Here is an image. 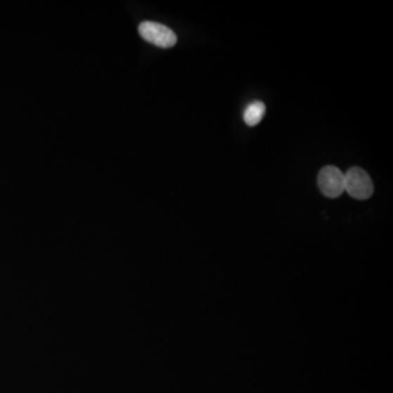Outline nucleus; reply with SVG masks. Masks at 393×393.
<instances>
[{
  "label": "nucleus",
  "mask_w": 393,
  "mask_h": 393,
  "mask_svg": "<svg viewBox=\"0 0 393 393\" xmlns=\"http://www.w3.org/2000/svg\"><path fill=\"white\" fill-rule=\"evenodd\" d=\"M344 191L352 198L366 200L374 193V183L368 174L359 167H352L344 174Z\"/></svg>",
  "instance_id": "obj_1"
},
{
  "label": "nucleus",
  "mask_w": 393,
  "mask_h": 393,
  "mask_svg": "<svg viewBox=\"0 0 393 393\" xmlns=\"http://www.w3.org/2000/svg\"><path fill=\"white\" fill-rule=\"evenodd\" d=\"M139 34L144 41L161 49H169L177 42V37L173 30L152 21H144L139 25Z\"/></svg>",
  "instance_id": "obj_2"
},
{
  "label": "nucleus",
  "mask_w": 393,
  "mask_h": 393,
  "mask_svg": "<svg viewBox=\"0 0 393 393\" xmlns=\"http://www.w3.org/2000/svg\"><path fill=\"white\" fill-rule=\"evenodd\" d=\"M344 173L335 167H326L318 174L319 189L328 198H337L344 193Z\"/></svg>",
  "instance_id": "obj_3"
},
{
  "label": "nucleus",
  "mask_w": 393,
  "mask_h": 393,
  "mask_svg": "<svg viewBox=\"0 0 393 393\" xmlns=\"http://www.w3.org/2000/svg\"><path fill=\"white\" fill-rule=\"evenodd\" d=\"M266 114V105L262 101H255L247 106L244 112V120L246 125L250 127H255L262 122Z\"/></svg>",
  "instance_id": "obj_4"
}]
</instances>
